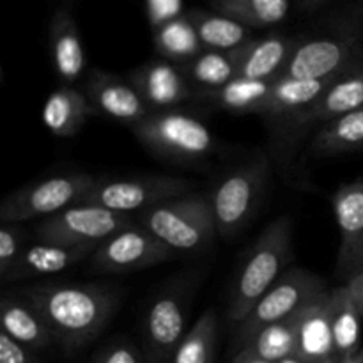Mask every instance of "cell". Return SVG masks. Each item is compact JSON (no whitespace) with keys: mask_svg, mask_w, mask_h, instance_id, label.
Segmentation results:
<instances>
[{"mask_svg":"<svg viewBox=\"0 0 363 363\" xmlns=\"http://www.w3.org/2000/svg\"><path fill=\"white\" fill-rule=\"evenodd\" d=\"M275 80H252V78H234L218 91L204 94L222 108L234 113H261L266 116L272 101Z\"/></svg>","mask_w":363,"mask_h":363,"instance_id":"d4e9b609","label":"cell"},{"mask_svg":"<svg viewBox=\"0 0 363 363\" xmlns=\"http://www.w3.org/2000/svg\"><path fill=\"white\" fill-rule=\"evenodd\" d=\"M140 225L172 252L202 250L218 234L209 197L194 194L142 211Z\"/></svg>","mask_w":363,"mask_h":363,"instance_id":"277c9868","label":"cell"},{"mask_svg":"<svg viewBox=\"0 0 363 363\" xmlns=\"http://www.w3.org/2000/svg\"><path fill=\"white\" fill-rule=\"evenodd\" d=\"M315 152L335 156L363 147V108L323 124L312 144Z\"/></svg>","mask_w":363,"mask_h":363,"instance_id":"f1b7e54d","label":"cell"},{"mask_svg":"<svg viewBox=\"0 0 363 363\" xmlns=\"http://www.w3.org/2000/svg\"><path fill=\"white\" fill-rule=\"evenodd\" d=\"M319 363H342V358H339V357H333V358H328V360H325V362H319Z\"/></svg>","mask_w":363,"mask_h":363,"instance_id":"7bdbcfd3","label":"cell"},{"mask_svg":"<svg viewBox=\"0 0 363 363\" xmlns=\"http://www.w3.org/2000/svg\"><path fill=\"white\" fill-rule=\"evenodd\" d=\"M269 176L264 156L227 174L215 186L209 202L218 236L233 238L254 215Z\"/></svg>","mask_w":363,"mask_h":363,"instance_id":"ba28073f","label":"cell"},{"mask_svg":"<svg viewBox=\"0 0 363 363\" xmlns=\"http://www.w3.org/2000/svg\"><path fill=\"white\" fill-rule=\"evenodd\" d=\"M216 340V318L213 311H206L194 328L184 335L174 354V363H211Z\"/></svg>","mask_w":363,"mask_h":363,"instance_id":"1f68e13d","label":"cell"},{"mask_svg":"<svg viewBox=\"0 0 363 363\" xmlns=\"http://www.w3.org/2000/svg\"><path fill=\"white\" fill-rule=\"evenodd\" d=\"M191 188V181L167 176L98 181L80 204L101 206L110 211L130 215L131 211H147L163 202L188 195Z\"/></svg>","mask_w":363,"mask_h":363,"instance_id":"9c48e42d","label":"cell"},{"mask_svg":"<svg viewBox=\"0 0 363 363\" xmlns=\"http://www.w3.org/2000/svg\"><path fill=\"white\" fill-rule=\"evenodd\" d=\"M155 46L160 57L169 62L183 66L204 52L197 30L186 14L167 21L155 28Z\"/></svg>","mask_w":363,"mask_h":363,"instance_id":"4316f807","label":"cell"},{"mask_svg":"<svg viewBox=\"0 0 363 363\" xmlns=\"http://www.w3.org/2000/svg\"><path fill=\"white\" fill-rule=\"evenodd\" d=\"M325 279L303 268H291L277 280L272 289L257 301L250 314L238 325L241 347L250 342L262 328L296 314L311 300L326 293Z\"/></svg>","mask_w":363,"mask_h":363,"instance_id":"52a82bcc","label":"cell"},{"mask_svg":"<svg viewBox=\"0 0 363 363\" xmlns=\"http://www.w3.org/2000/svg\"><path fill=\"white\" fill-rule=\"evenodd\" d=\"M0 321L2 333L32 351L46 350L55 342V337L45 319L23 296H4L0 303Z\"/></svg>","mask_w":363,"mask_h":363,"instance_id":"44dd1931","label":"cell"},{"mask_svg":"<svg viewBox=\"0 0 363 363\" xmlns=\"http://www.w3.org/2000/svg\"><path fill=\"white\" fill-rule=\"evenodd\" d=\"M130 82L152 112L170 110L194 94L181 66L165 59H152L137 67L130 74Z\"/></svg>","mask_w":363,"mask_h":363,"instance_id":"4fadbf2b","label":"cell"},{"mask_svg":"<svg viewBox=\"0 0 363 363\" xmlns=\"http://www.w3.org/2000/svg\"><path fill=\"white\" fill-rule=\"evenodd\" d=\"M291 238L293 223L289 216L273 220L262 230L238 275L229 307L230 321L240 325L273 284L287 272V264L293 259Z\"/></svg>","mask_w":363,"mask_h":363,"instance_id":"3957f363","label":"cell"},{"mask_svg":"<svg viewBox=\"0 0 363 363\" xmlns=\"http://www.w3.org/2000/svg\"><path fill=\"white\" fill-rule=\"evenodd\" d=\"M186 16L190 18L191 25L197 30L204 50L230 52L252 41L250 27L229 16H223L216 11L209 13L202 9H191L188 11Z\"/></svg>","mask_w":363,"mask_h":363,"instance_id":"484cf974","label":"cell"},{"mask_svg":"<svg viewBox=\"0 0 363 363\" xmlns=\"http://www.w3.org/2000/svg\"><path fill=\"white\" fill-rule=\"evenodd\" d=\"M298 39L284 34H269L252 39L240 48L238 77L252 80H275L282 74Z\"/></svg>","mask_w":363,"mask_h":363,"instance_id":"d6986e66","label":"cell"},{"mask_svg":"<svg viewBox=\"0 0 363 363\" xmlns=\"http://www.w3.org/2000/svg\"><path fill=\"white\" fill-rule=\"evenodd\" d=\"M94 113L84 92L71 85H64L46 98L41 117L45 126L55 137H73Z\"/></svg>","mask_w":363,"mask_h":363,"instance_id":"7402d4cb","label":"cell"},{"mask_svg":"<svg viewBox=\"0 0 363 363\" xmlns=\"http://www.w3.org/2000/svg\"><path fill=\"white\" fill-rule=\"evenodd\" d=\"M358 272H363V247H362L360 255H358V261H357V266H354L353 275H354V273H358ZM353 275H351V277H353Z\"/></svg>","mask_w":363,"mask_h":363,"instance_id":"60d3db41","label":"cell"},{"mask_svg":"<svg viewBox=\"0 0 363 363\" xmlns=\"http://www.w3.org/2000/svg\"><path fill=\"white\" fill-rule=\"evenodd\" d=\"M344 287H346L354 307L358 308V312H360V315L363 318V272H358L353 277H350L346 280V284H344Z\"/></svg>","mask_w":363,"mask_h":363,"instance_id":"8d00e7d4","label":"cell"},{"mask_svg":"<svg viewBox=\"0 0 363 363\" xmlns=\"http://www.w3.org/2000/svg\"><path fill=\"white\" fill-rule=\"evenodd\" d=\"M216 13L250 28L277 25L289 13V0H209Z\"/></svg>","mask_w":363,"mask_h":363,"instance_id":"f546056e","label":"cell"},{"mask_svg":"<svg viewBox=\"0 0 363 363\" xmlns=\"http://www.w3.org/2000/svg\"><path fill=\"white\" fill-rule=\"evenodd\" d=\"M147 6L149 23L152 28H158L160 25L181 16L183 9V0H145Z\"/></svg>","mask_w":363,"mask_h":363,"instance_id":"836d02e7","label":"cell"},{"mask_svg":"<svg viewBox=\"0 0 363 363\" xmlns=\"http://www.w3.org/2000/svg\"><path fill=\"white\" fill-rule=\"evenodd\" d=\"M25 248V233L20 223H4L0 227V280L6 284L11 269Z\"/></svg>","mask_w":363,"mask_h":363,"instance_id":"d6a6232c","label":"cell"},{"mask_svg":"<svg viewBox=\"0 0 363 363\" xmlns=\"http://www.w3.org/2000/svg\"><path fill=\"white\" fill-rule=\"evenodd\" d=\"M0 363H43L28 347L14 342L6 333H0Z\"/></svg>","mask_w":363,"mask_h":363,"instance_id":"e575fe53","label":"cell"},{"mask_svg":"<svg viewBox=\"0 0 363 363\" xmlns=\"http://www.w3.org/2000/svg\"><path fill=\"white\" fill-rule=\"evenodd\" d=\"M48 41L55 73L66 84H74L84 73L87 57L69 6H60L53 13L50 20Z\"/></svg>","mask_w":363,"mask_h":363,"instance_id":"ac0fdd59","label":"cell"},{"mask_svg":"<svg viewBox=\"0 0 363 363\" xmlns=\"http://www.w3.org/2000/svg\"><path fill=\"white\" fill-rule=\"evenodd\" d=\"M55 342L74 351L94 340L116 311V294L94 284H48L23 291Z\"/></svg>","mask_w":363,"mask_h":363,"instance_id":"6da1fadb","label":"cell"},{"mask_svg":"<svg viewBox=\"0 0 363 363\" xmlns=\"http://www.w3.org/2000/svg\"><path fill=\"white\" fill-rule=\"evenodd\" d=\"M363 59V2L342 14L325 34L298 38L280 77L319 80L350 69Z\"/></svg>","mask_w":363,"mask_h":363,"instance_id":"7a4b0ae2","label":"cell"},{"mask_svg":"<svg viewBox=\"0 0 363 363\" xmlns=\"http://www.w3.org/2000/svg\"><path fill=\"white\" fill-rule=\"evenodd\" d=\"M82 92L96 113L119 121L130 128L144 121L152 112L130 80L126 82L105 71H89Z\"/></svg>","mask_w":363,"mask_h":363,"instance_id":"7c38bea8","label":"cell"},{"mask_svg":"<svg viewBox=\"0 0 363 363\" xmlns=\"http://www.w3.org/2000/svg\"><path fill=\"white\" fill-rule=\"evenodd\" d=\"M73 2H74V0H62V6H71Z\"/></svg>","mask_w":363,"mask_h":363,"instance_id":"ee69618b","label":"cell"},{"mask_svg":"<svg viewBox=\"0 0 363 363\" xmlns=\"http://www.w3.org/2000/svg\"><path fill=\"white\" fill-rule=\"evenodd\" d=\"M298 318L300 311L284 321L262 328L250 342L243 347L250 350L262 360L279 363L286 358L296 357L298 353Z\"/></svg>","mask_w":363,"mask_h":363,"instance_id":"4dcf8cb0","label":"cell"},{"mask_svg":"<svg viewBox=\"0 0 363 363\" xmlns=\"http://www.w3.org/2000/svg\"><path fill=\"white\" fill-rule=\"evenodd\" d=\"M233 363H272V362L262 360L261 357H257L255 353H252L250 350H247V347H241L240 353L236 354V358H234Z\"/></svg>","mask_w":363,"mask_h":363,"instance_id":"74e56055","label":"cell"},{"mask_svg":"<svg viewBox=\"0 0 363 363\" xmlns=\"http://www.w3.org/2000/svg\"><path fill=\"white\" fill-rule=\"evenodd\" d=\"M133 225L130 215L110 211L94 204H77L35 225L38 240L64 245L99 247L119 230Z\"/></svg>","mask_w":363,"mask_h":363,"instance_id":"30bf717a","label":"cell"},{"mask_svg":"<svg viewBox=\"0 0 363 363\" xmlns=\"http://www.w3.org/2000/svg\"><path fill=\"white\" fill-rule=\"evenodd\" d=\"M96 363H142L138 357L137 350L130 344H113V346L106 347L101 354L98 357Z\"/></svg>","mask_w":363,"mask_h":363,"instance_id":"d590c367","label":"cell"},{"mask_svg":"<svg viewBox=\"0 0 363 363\" xmlns=\"http://www.w3.org/2000/svg\"><path fill=\"white\" fill-rule=\"evenodd\" d=\"M342 363H363V350L350 358H344Z\"/></svg>","mask_w":363,"mask_h":363,"instance_id":"ab89813d","label":"cell"},{"mask_svg":"<svg viewBox=\"0 0 363 363\" xmlns=\"http://www.w3.org/2000/svg\"><path fill=\"white\" fill-rule=\"evenodd\" d=\"M131 131L152 152L177 162H197L215 149V137L208 126L176 110L151 112Z\"/></svg>","mask_w":363,"mask_h":363,"instance_id":"5b68a950","label":"cell"},{"mask_svg":"<svg viewBox=\"0 0 363 363\" xmlns=\"http://www.w3.org/2000/svg\"><path fill=\"white\" fill-rule=\"evenodd\" d=\"M339 74H333L330 78H319V80H300V78L287 77L275 78L272 101H269L266 116L277 117L284 116V113H298L300 117L321 99L326 89L335 82Z\"/></svg>","mask_w":363,"mask_h":363,"instance_id":"603a6c76","label":"cell"},{"mask_svg":"<svg viewBox=\"0 0 363 363\" xmlns=\"http://www.w3.org/2000/svg\"><path fill=\"white\" fill-rule=\"evenodd\" d=\"M328 0H300V6L303 7L305 11H312V9H318L321 7L323 4H326Z\"/></svg>","mask_w":363,"mask_h":363,"instance_id":"f35d334b","label":"cell"},{"mask_svg":"<svg viewBox=\"0 0 363 363\" xmlns=\"http://www.w3.org/2000/svg\"><path fill=\"white\" fill-rule=\"evenodd\" d=\"M96 183L98 179L91 174L71 172L27 184L4 199L0 204V220L4 223H23L34 218L45 220L71 206L80 204Z\"/></svg>","mask_w":363,"mask_h":363,"instance_id":"8992f818","label":"cell"},{"mask_svg":"<svg viewBox=\"0 0 363 363\" xmlns=\"http://www.w3.org/2000/svg\"><path fill=\"white\" fill-rule=\"evenodd\" d=\"M332 298V330L335 357L350 358L362 351V315L347 294L346 287L340 286L330 291Z\"/></svg>","mask_w":363,"mask_h":363,"instance_id":"83f0119b","label":"cell"},{"mask_svg":"<svg viewBox=\"0 0 363 363\" xmlns=\"http://www.w3.org/2000/svg\"><path fill=\"white\" fill-rule=\"evenodd\" d=\"M174 252L142 225H130L103 241L91 255L99 273H131L172 259Z\"/></svg>","mask_w":363,"mask_h":363,"instance_id":"8fae6325","label":"cell"},{"mask_svg":"<svg viewBox=\"0 0 363 363\" xmlns=\"http://www.w3.org/2000/svg\"><path fill=\"white\" fill-rule=\"evenodd\" d=\"M240 48L230 50V52L204 50L194 60L183 64L181 69H183L184 77L188 78L191 87L201 89L202 96L208 94V92L218 91L223 85L238 78Z\"/></svg>","mask_w":363,"mask_h":363,"instance_id":"cb8c5ba5","label":"cell"},{"mask_svg":"<svg viewBox=\"0 0 363 363\" xmlns=\"http://www.w3.org/2000/svg\"><path fill=\"white\" fill-rule=\"evenodd\" d=\"M332 204L340 230L337 273L347 280L353 275L363 247V179L339 188Z\"/></svg>","mask_w":363,"mask_h":363,"instance_id":"5bb4252c","label":"cell"},{"mask_svg":"<svg viewBox=\"0 0 363 363\" xmlns=\"http://www.w3.org/2000/svg\"><path fill=\"white\" fill-rule=\"evenodd\" d=\"M279 363H305V362L300 360V358H298V357H291V358H286V360H282V362H279Z\"/></svg>","mask_w":363,"mask_h":363,"instance_id":"b9f144b4","label":"cell"},{"mask_svg":"<svg viewBox=\"0 0 363 363\" xmlns=\"http://www.w3.org/2000/svg\"><path fill=\"white\" fill-rule=\"evenodd\" d=\"M305 363H319L335 357L330 291L308 301L298 318V353Z\"/></svg>","mask_w":363,"mask_h":363,"instance_id":"e0dca14e","label":"cell"},{"mask_svg":"<svg viewBox=\"0 0 363 363\" xmlns=\"http://www.w3.org/2000/svg\"><path fill=\"white\" fill-rule=\"evenodd\" d=\"M363 108V59L340 73L318 103L301 113V123H328Z\"/></svg>","mask_w":363,"mask_h":363,"instance_id":"ffe728a7","label":"cell"},{"mask_svg":"<svg viewBox=\"0 0 363 363\" xmlns=\"http://www.w3.org/2000/svg\"><path fill=\"white\" fill-rule=\"evenodd\" d=\"M98 247L92 245H64L39 240L38 243L25 245L16 264L11 269L7 282L35 279V277L53 275L64 272L77 262L92 255Z\"/></svg>","mask_w":363,"mask_h":363,"instance_id":"9a60e30c","label":"cell"},{"mask_svg":"<svg viewBox=\"0 0 363 363\" xmlns=\"http://www.w3.org/2000/svg\"><path fill=\"white\" fill-rule=\"evenodd\" d=\"M183 300L177 294H163L152 301L145 315V340L152 358L163 362L176 354L177 347L184 339Z\"/></svg>","mask_w":363,"mask_h":363,"instance_id":"2e32d148","label":"cell"}]
</instances>
